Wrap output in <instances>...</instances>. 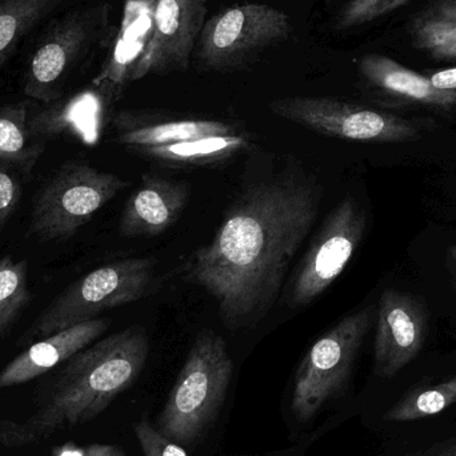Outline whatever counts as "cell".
<instances>
[{
	"mask_svg": "<svg viewBox=\"0 0 456 456\" xmlns=\"http://www.w3.org/2000/svg\"><path fill=\"white\" fill-rule=\"evenodd\" d=\"M321 200V186L300 171L249 184L211 240L190 256L187 279L216 300L226 329H252L268 315Z\"/></svg>",
	"mask_w": 456,
	"mask_h": 456,
	"instance_id": "obj_1",
	"label": "cell"
},
{
	"mask_svg": "<svg viewBox=\"0 0 456 456\" xmlns=\"http://www.w3.org/2000/svg\"><path fill=\"white\" fill-rule=\"evenodd\" d=\"M149 354V335L138 324L94 342L59 367L28 417L0 422V446H32L95 419L135 383Z\"/></svg>",
	"mask_w": 456,
	"mask_h": 456,
	"instance_id": "obj_2",
	"label": "cell"
},
{
	"mask_svg": "<svg viewBox=\"0 0 456 456\" xmlns=\"http://www.w3.org/2000/svg\"><path fill=\"white\" fill-rule=\"evenodd\" d=\"M232 359L213 330L198 334L155 428L181 446L197 444L216 420L230 387Z\"/></svg>",
	"mask_w": 456,
	"mask_h": 456,
	"instance_id": "obj_3",
	"label": "cell"
},
{
	"mask_svg": "<svg viewBox=\"0 0 456 456\" xmlns=\"http://www.w3.org/2000/svg\"><path fill=\"white\" fill-rule=\"evenodd\" d=\"M160 286L154 257H127L107 263L69 284L34 322L26 340L50 337L61 330L99 318L155 294Z\"/></svg>",
	"mask_w": 456,
	"mask_h": 456,
	"instance_id": "obj_4",
	"label": "cell"
},
{
	"mask_svg": "<svg viewBox=\"0 0 456 456\" xmlns=\"http://www.w3.org/2000/svg\"><path fill=\"white\" fill-rule=\"evenodd\" d=\"M128 184L82 160L64 163L35 200L31 231L40 240L72 238Z\"/></svg>",
	"mask_w": 456,
	"mask_h": 456,
	"instance_id": "obj_5",
	"label": "cell"
},
{
	"mask_svg": "<svg viewBox=\"0 0 456 456\" xmlns=\"http://www.w3.org/2000/svg\"><path fill=\"white\" fill-rule=\"evenodd\" d=\"M375 315L377 307L366 305L345 316L311 346L295 375L291 410L297 420L313 419L345 390Z\"/></svg>",
	"mask_w": 456,
	"mask_h": 456,
	"instance_id": "obj_6",
	"label": "cell"
},
{
	"mask_svg": "<svg viewBox=\"0 0 456 456\" xmlns=\"http://www.w3.org/2000/svg\"><path fill=\"white\" fill-rule=\"evenodd\" d=\"M270 110L314 133L343 141L401 144L423 138L422 127L414 120L326 96L276 99Z\"/></svg>",
	"mask_w": 456,
	"mask_h": 456,
	"instance_id": "obj_7",
	"label": "cell"
},
{
	"mask_svg": "<svg viewBox=\"0 0 456 456\" xmlns=\"http://www.w3.org/2000/svg\"><path fill=\"white\" fill-rule=\"evenodd\" d=\"M366 210L353 197H345L327 216L292 279L289 305L305 307L323 295L342 275L363 240Z\"/></svg>",
	"mask_w": 456,
	"mask_h": 456,
	"instance_id": "obj_8",
	"label": "cell"
},
{
	"mask_svg": "<svg viewBox=\"0 0 456 456\" xmlns=\"http://www.w3.org/2000/svg\"><path fill=\"white\" fill-rule=\"evenodd\" d=\"M289 18L267 4L233 5L206 20L200 37V61L210 69H235L249 55L286 39Z\"/></svg>",
	"mask_w": 456,
	"mask_h": 456,
	"instance_id": "obj_9",
	"label": "cell"
},
{
	"mask_svg": "<svg viewBox=\"0 0 456 456\" xmlns=\"http://www.w3.org/2000/svg\"><path fill=\"white\" fill-rule=\"evenodd\" d=\"M208 0H152L149 37L130 80L189 69L208 16Z\"/></svg>",
	"mask_w": 456,
	"mask_h": 456,
	"instance_id": "obj_10",
	"label": "cell"
},
{
	"mask_svg": "<svg viewBox=\"0 0 456 456\" xmlns=\"http://www.w3.org/2000/svg\"><path fill=\"white\" fill-rule=\"evenodd\" d=\"M375 371L395 377L422 351L430 329V313L422 297L395 289H383L377 305Z\"/></svg>",
	"mask_w": 456,
	"mask_h": 456,
	"instance_id": "obj_11",
	"label": "cell"
},
{
	"mask_svg": "<svg viewBox=\"0 0 456 456\" xmlns=\"http://www.w3.org/2000/svg\"><path fill=\"white\" fill-rule=\"evenodd\" d=\"M95 31L90 11L71 13L40 43L32 55L24 80V94L45 103L61 96L64 80L85 53Z\"/></svg>",
	"mask_w": 456,
	"mask_h": 456,
	"instance_id": "obj_12",
	"label": "cell"
},
{
	"mask_svg": "<svg viewBox=\"0 0 456 456\" xmlns=\"http://www.w3.org/2000/svg\"><path fill=\"white\" fill-rule=\"evenodd\" d=\"M190 194L191 187L186 182L144 174L126 202L120 218V235L141 238L166 232L186 210Z\"/></svg>",
	"mask_w": 456,
	"mask_h": 456,
	"instance_id": "obj_13",
	"label": "cell"
},
{
	"mask_svg": "<svg viewBox=\"0 0 456 456\" xmlns=\"http://www.w3.org/2000/svg\"><path fill=\"white\" fill-rule=\"evenodd\" d=\"M110 326L111 321L109 318H96L43 338L19 354L0 371V388L24 385L61 367L79 351L96 342Z\"/></svg>",
	"mask_w": 456,
	"mask_h": 456,
	"instance_id": "obj_14",
	"label": "cell"
},
{
	"mask_svg": "<svg viewBox=\"0 0 456 456\" xmlns=\"http://www.w3.org/2000/svg\"><path fill=\"white\" fill-rule=\"evenodd\" d=\"M359 71L367 83L388 98L436 111L456 110V91L436 88L428 77L402 66L394 59L371 53L359 61Z\"/></svg>",
	"mask_w": 456,
	"mask_h": 456,
	"instance_id": "obj_15",
	"label": "cell"
},
{
	"mask_svg": "<svg viewBox=\"0 0 456 456\" xmlns=\"http://www.w3.org/2000/svg\"><path fill=\"white\" fill-rule=\"evenodd\" d=\"M115 131L120 144L135 151L146 147L165 146L203 136L236 134L235 127L222 120L178 119L143 122L120 114L115 119Z\"/></svg>",
	"mask_w": 456,
	"mask_h": 456,
	"instance_id": "obj_16",
	"label": "cell"
},
{
	"mask_svg": "<svg viewBox=\"0 0 456 456\" xmlns=\"http://www.w3.org/2000/svg\"><path fill=\"white\" fill-rule=\"evenodd\" d=\"M249 143L248 136L236 133L203 136L165 146L146 147L134 152L173 167H200L224 162L248 149Z\"/></svg>",
	"mask_w": 456,
	"mask_h": 456,
	"instance_id": "obj_17",
	"label": "cell"
},
{
	"mask_svg": "<svg viewBox=\"0 0 456 456\" xmlns=\"http://www.w3.org/2000/svg\"><path fill=\"white\" fill-rule=\"evenodd\" d=\"M410 35L436 61H456V0H434L412 19Z\"/></svg>",
	"mask_w": 456,
	"mask_h": 456,
	"instance_id": "obj_18",
	"label": "cell"
},
{
	"mask_svg": "<svg viewBox=\"0 0 456 456\" xmlns=\"http://www.w3.org/2000/svg\"><path fill=\"white\" fill-rule=\"evenodd\" d=\"M42 155V146L31 139L27 126V104L0 109V163L31 170Z\"/></svg>",
	"mask_w": 456,
	"mask_h": 456,
	"instance_id": "obj_19",
	"label": "cell"
},
{
	"mask_svg": "<svg viewBox=\"0 0 456 456\" xmlns=\"http://www.w3.org/2000/svg\"><path fill=\"white\" fill-rule=\"evenodd\" d=\"M59 0H0V66L21 37Z\"/></svg>",
	"mask_w": 456,
	"mask_h": 456,
	"instance_id": "obj_20",
	"label": "cell"
},
{
	"mask_svg": "<svg viewBox=\"0 0 456 456\" xmlns=\"http://www.w3.org/2000/svg\"><path fill=\"white\" fill-rule=\"evenodd\" d=\"M29 300L27 262L7 255L0 257V340L15 323Z\"/></svg>",
	"mask_w": 456,
	"mask_h": 456,
	"instance_id": "obj_21",
	"label": "cell"
},
{
	"mask_svg": "<svg viewBox=\"0 0 456 456\" xmlns=\"http://www.w3.org/2000/svg\"><path fill=\"white\" fill-rule=\"evenodd\" d=\"M456 404V375L449 380L423 388L399 402L386 414L393 422H409L441 414Z\"/></svg>",
	"mask_w": 456,
	"mask_h": 456,
	"instance_id": "obj_22",
	"label": "cell"
},
{
	"mask_svg": "<svg viewBox=\"0 0 456 456\" xmlns=\"http://www.w3.org/2000/svg\"><path fill=\"white\" fill-rule=\"evenodd\" d=\"M410 2L411 0H351L338 18V29H350L371 23Z\"/></svg>",
	"mask_w": 456,
	"mask_h": 456,
	"instance_id": "obj_23",
	"label": "cell"
},
{
	"mask_svg": "<svg viewBox=\"0 0 456 456\" xmlns=\"http://www.w3.org/2000/svg\"><path fill=\"white\" fill-rule=\"evenodd\" d=\"M133 428L143 456H190L183 446L163 436L147 419L134 423Z\"/></svg>",
	"mask_w": 456,
	"mask_h": 456,
	"instance_id": "obj_24",
	"label": "cell"
},
{
	"mask_svg": "<svg viewBox=\"0 0 456 456\" xmlns=\"http://www.w3.org/2000/svg\"><path fill=\"white\" fill-rule=\"evenodd\" d=\"M21 183L15 175L0 167V228L15 213L21 200Z\"/></svg>",
	"mask_w": 456,
	"mask_h": 456,
	"instance_id": "obj_25",
	"label": "cell"
},
{
	"mask_svg": "<svg viewBox=\"0 0 456 456\" xmlns=\"http://www.w3.org/2000/svg\"><path fill=\"white\" fill-rule=\"evenodd\" d=\"M50 456H126L122 450L111 444H87L80 446L74 442H67L53 447Z\"/></svg>",
	"mask_w": 456,
	"mask_h": 456,
	"instance_id": "obj_26",
	"label": "cell"
},
{
	"mask_svg": "<svg viewBox=\"0 0 456 456\" xmlns=\"http://www.w3.org/2000/svg\"><path fill=\"white\" fill-rule=\"evenodd\" d=\"M428 79L439 90L456 91V66L433 72Z\"/></svg>",
	"mask_w": 456,
	"mask_h": 456,
	"instance_id": "obj_27",
	"label": "cell"
},
{
	"mask_svg": "<svg viewBox=\"0 0 456 456\" xmlns=\"http://www.w3.org/2000/svg\"><path fill=\"white\" fill-rule=\"evenodd\" d=\"M447 267L452 273V281L456 289V244H452L447 248Z\"/></svg>",
	"mask_w": 456,
	"mask_h": 456,
	"instance_id": "obj_28",
	"label": "cell"
},
{
	"mask_svg": "<svg viewBox=\"0 0 456 456\" xmlns=\"http://www.w3.org/2000/svg\"><path fill=\"white\" fill-rule=\"evenodd\" d=\"M433 456H456V442L444 447V449H442L441 452H436Z\"/></svg>",
	"mask_w": 456,
	"mask_h": 456,
	"instance_id": "obj_29",
	"label": "cell"
}]
</instances>
